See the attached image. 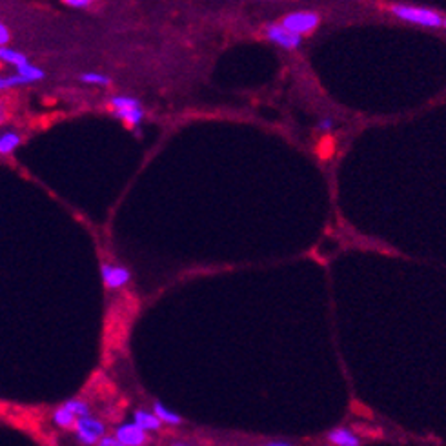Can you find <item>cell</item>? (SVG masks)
I'll list each match as a JSON object with an SVG mask.
<instances>
[{
    "mask_svg": "<svg viewBox=\"0 0 446 446\" xmlns=\"http://www.w3.org/2000/svg\"><path fill=\"white\" fill-rule=\"evenodd\" d=\"M388 11L401 22L414 24V26H421V28H441V26H445V17L439 11L432 10V8H424V6L392 4Z\"/></svg>",
    "mask_w": 446,
    "mask_h": 446,
    "instance_id": "obj_1",
    "label": "cell"
},
{
    "mask_svg": "<svg viewBox=\"0 0 446 446\" xmlns=\"http://www.w3.org/2000/svg\"><path fill=\"white\" fill-rule=\"evenodd\" d=\"M110 110H112L117 119H121L122 122H126L131 128L140 126V122L144 119L142 104L137 98L128 97V95H115V97L110 98Z\"/></svg>",
    "mask_w": 446,
    "mask_h": 446,
    "instance_id": "obj_2",
    "label": "cell"
},
{
    "mask_svg": "<svg viewBox=\"0 0 446 446\" xmlns=\"http://www.w3.org/2000/svg\"><path fill=\"white\" fill-rule=\"evenodd\" d=\"M86 415H91V408L84 399H70L62 403L59 408L53 412L52 419L53 423L57 424L62 430H73L77 421L80 417H86Z\"/></svg>",
    "mask_w": 446,
    "mask_h": 446,
    "instance_id": "obj_3",
    "label": "cell"
},
{
    "mask_svg": "<svg viewBox=\"0 0 446 446\" xmlns=\"http://www.w3.org/2000/svg\"><path fill=\"white\" fill-rule=\"evenodd\" d=\"M281 24L284 28L292 31L293 35H299V37H306L315 31L319 26H321V15L317 11H292V13L284 15L281 19Z\"/></svg>",
    "mask_w": 446,
    "mask_h": 446,
    "instance_id": "obj_4",
    "label": "cell"
},
{
    "mask_svg": "<svg viewBox=\"0 0 446 446\" xmlns=\"http://www.w3.org/2000/svg\"><path fill=\"white\" fill-rule=\"evenodd\" d=\"M77 441L84 446H97L103 437L107 436L106 424L95 415H86L77 421L73 428Z\"/></svg>",
    "mask_w": 446,
    "mask_h": 446,
    "instance_id": "obj_5",
    "label": "cell"
},
{
    "mask_svg": "<svg viewBox=\"0 0 446 446\" xmlns=\"http://www.w3.org/2000/svg\"><path fill=\"white\" fill-rule=\"evenodd\" d=\"M265 35L268 40L274 42V44H277V46H281L283 50H288V52L297 50V47H301V44H302V37H299V35H293V33L288 31V29L284 28L281 22L266 24Z\"/></svg>",
    "mask_w": 446,
    "mask_h": 446,
    "instance_id": "obj_6",
    "label": "cell"
},
{
    "mask_svg": "<svg viewBox=\"0 0 446 446\" xmlns=\"http://www.w3.org/2000/svg\"><path fill=\"white\" fill-rule=\"evenodd\" d=\"M101 275H103L104 286L107 290H121L130 283L131 272L121 265H112V262H103L101 265Z\"/></svg>",
    "mask_w": 446,
    "mask_h": 446,
    "instance_id": "obj_7",
    "label": "cell"
},
{
    "mask_svg": "<svg viewBox=\"0 0 446 446\" xmlns=\"http://www.w3.org/2000/svg\"><path fill=\"white\" fill-rule=\"evenodd\" d=\"M113 436L117 437V441L122 443L124 446H146L149 439V433H146L142 428L137 426L133 421L119 424V426L115 428Z\"/></svg>",
    "mask_w": 446,
    "mask_h": 446,
    "instance_id": "obj_8",
    "label": "cell"
},
{
    "mask_svg": "<svg viewBox=\"0 0 446 446\" xmlns=\"http://www.w3.org/2000/svg\"><path fill=\"white\" fill-rule=\"evenodd\" d=\"M133 423H135L137 426L142 428L146 433L158 432V430L163 428V423H161L157 415L154 414V410H135V412H133Z\"/></svg>",
    "mask_w": 446,
    "mask_h": 446,
    "instance_id": "obj_9",
    "label": "cell"
},
{
    "mask_svg": "<svg viewBox=\"0 0 446 446\" xmlns=\"http://www.w3.org/2000/svg\"><path fill=\"white\" fill-rule=\"evenodd\" d=\"M328 441L334 446H361V439L353 430L346 426H337L328 432Z\"/></svg>",
    "mask_w": 446,
    "mask_h": 446,
    "instance_id": "obj_10",
    "label": "cell"
},
{
    "mask_svg": "<svg viewBox=\"0 0 446 446\" xmlns=\"http://www.w3.org/2000/svg\"><path fill=\"white\" fill-rule=\"evenodd\" d=\"M0 62L15 66L17 70H20V68H24V66L29 64L28 57L24 55V53H20L19 50H13V47H10V46L0 47Z\"/></svg>",
    "mask_w": 446,
    "mask_h": 446,
    "instance_id": "obj_11",
    "label": "cell"
},
{
    "mask_svg": "<svg viewBox=\"0 0 446 446\" xmlns=\"http://www.w3.org/2000/svg\"><path fill=\"white\" fill-rule=\"evenodd\" d=\"M154 414L157 415L158 421L163 424H166V426H179V424H182V417L177 412H173V410H170L168 406H164L163 403H154Z\"/></svg>",
    "mask_w": 446,
    "mask_h": 446,
    "instance_id": "obj_12",
    "label": "cell"
},
{
    "mask_svg": "<svg viewBox=\"0 0 446 446\" xmlns=\"http://www.w3.org/2000/svg\"><path fill=\"white\" fill-rule=\"evenodd\" d=\"M22 142V135L17 131H4L0 133V155H11Z\"/></svg>",
    "mask_w": 446,
    "mask_h": 446,
    "instance_id": "obj_13",
    "label": "cell"
},
{
    "mask_svg": "<svg viewBox=\"0 0 446 446\" xmlns=\"http://www.w3.org/2000/svg\"><path fill=\"white\" fill-rule=\"evenodd\" d=\"M26 84H31L28 79H24L22 75L13 73V75H0V91L4 89H13L19 88V86H26Z\"/></svg>",
    "mask_w": 446,
    "mask_h": 446,
    "instance_id": "obj_14",
    "label": "cell"
},
{
    "mask_svg": "<svg viewBox=\"0 0 446 446\" xmlns=\"http://www.w3.org/2000/svg\"><path fill=\"white\" fill-rule=\"evenodd\" d=\"M82 82L86 84H94V86H110L112 79L107 77V75L103 73H95V71H88V73H82L79 77Z\"/></svg>",
    "mask_w": 446,
    "mask_h": 446,
    "instance_id": "obj_15",
    "label": "cell"
},
{
    "mask_svg": "<svg viewBox=\"0 0 446 446\" xmlns=\"http://www.w3.org/2000/svg\"><path fill=\"white\" fill-rule=\"evenodd\" d=\"M334 126H335L334 119H332V117H326V119H321V121L317 122V130L322 131V133H326V131L334 130Z\"/></svg>",
    "mask_w": 446,
    "mask_h": 446,
    "instance_id": "obj_16",
    "label": "cell"
},
{
    "mask_svg": "<svg viewBox=\"0 0 446 446\" xmlns=\"http://www.w3.org/2000/svg\"><path fill=\"white\" fill-rule=\"evenodd\" d=\"M10 40H11L10 28H8L6 24L0 22V47L8 46V42H10Z\"/></svg>",
    "mask_w": 446,
    "mask_h": 446,
    "instance_id": "obj_17",
    "label": "cell"
},
{
    "mask_svg": "<svg viewBox=\"0 0 446 446\" xmlns=\"http://www.w3.org/2000/svg\"><path fill=\"white\" fill-rule=\"evenodd\" d=\"M64 6L77 8V10H84V8H89L91 2H89V0H64Z\"/></svg>",
    "mask_w": 446,
    "mask_h": 446,
    "instance_id": "obj_18",
    "label": "cell"
},
{
    "mask_svg": "<svg viewBox=\"0 0 446 446\" xmlns=\"http://www.w3.org/2000/svg\"><path fill=\"white\" fill-rule=\"evenodd\" d=\"M97 446H124V445L117 441V437L113 436V433H112V436L107 433L106 437H103V439H101V443H98Z\"/></svg>",
    "mask_w": 446,
    "mask_h": 446,
    "instance_id": "obj_19",
    "label": "cell"
},
{
    "mask_svg": "<svg viewBox=\"0 0 446 446\" xmlns=\"http://www.w3.org/2000/svg\"><path fill=\"white\" fill-rule=\"evenodd\" d=\"M8 117H10V107L6 104V101L0 98V124H4L8 121Z\"/></svg>",
    "mask_w": 446,
    "mask_h": 446,
    "instance_id": "obj_20",
    "label": "cell"
},
{
    "mask_svg": "<svg viewBox=\"0 0 446 446\" xmlns=\"http://www.w3.org/2000/svg\"><path fill=\"white\" fill-rule=\"evenodd\" d=\"M265 446H295V445H292V443L288 441H270V443H266Z\"/></svg>",
    "mask_w": 446,
    "mask_h": 446,
    "instance_id": "obj_21",
    "label": "cell"
},
{
    "mask_svg": "<svg viewBox=\"0 0 446 446\" xmlns=\"http://www.w3.org/2000/svg\"><path fill=\"white\" fill-rule=\"evenodd\" d=\"M170 446H191V445H188V443H184V441H175V443H172Z\"/></svg>",
    "mask_w": 446,
    "mask_h": 446,
    "instance_id": "obj_22",
    "label": "cell"
},
{
    "mask_svg": "<svg viewBox=\"0 0 446 446\" xmlns=\"http://www.w3.org/2000/svg\"><path fill=\"white\" fill-rule=\"evenodd\" d=\"M445 28H446V17H445Z\"/></svg>",
    "mask_w": 446,
    "mask_h": 446,
    "instance_id": "obj_23",
    "label": "cell"
}]
</instances>
